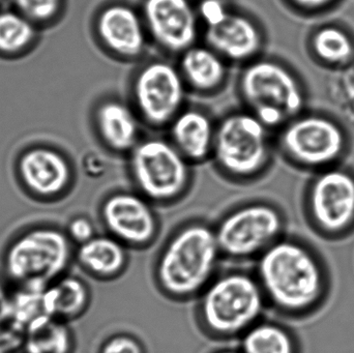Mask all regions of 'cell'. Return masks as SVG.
Returning <instances> with one entry per match:
<instances>
[{"label": "cell", "mask_w": 354, "mask_h": 353, "mask_svg": "<svg viewBox=\"0 0 354 353\" xmlns=\"http://www.w3.org/2000/svg\"><path fill=\"white\" fill-rule=\"evenodd\" d=\"M255 276L266 303L288 314L310 310L319 302L326 287L315 255L292 240L280 238L260 254Z\"/></svg>", "instance_id": "6da1fadb"}, {"label": "cell", "mask_w": 354, "mask_h": 353, "mask_svg": "<svg viewBox=\"0 0 354 353\" xmlns=\"http://www.w3.org/2000/svg\"><path fill=\"white\" fill-rule=\"evenodd\" d=\"M222 256L214 228L201 222L185 224L160 252L155 267L158 287L174 300L200 296L216 278Z\"/></svg>", "instance_id": "7a4b0ae2"}, {"label": "cell", "mask_w": 354, "mask_h": 353, "mask_svg": "<svg viewBox=\"0 0 354 353\" xmlns=\"http://www.w3.org/2000/svg\"><path fill=\"white\" fill-rule=\"evenodd\" d=\"M75 249L66 230L35 225L8 240L1 254L3 277L12 288L45 289L68 274Z\"/></svg>", "instance_id": "3957f363"}, {"label": "cell", "mask_w": 354, "mask_h": 353, "mask_svg": "<svg viewBox=\"0 0 354 353\" xmlns=\"http://www.w3.org/2000/svg\"><path fill=\"white\" fill-rule=\"evenodd\" d=\"M199 296L198 321L218 339L241 337L261 321L268 304L256 276L245 271L216 276Z\"/></svg>", "instance_id": "277c9868"}, {"label": "cell", "mask_w": 354, "mask_h": 353, "mask_svg": "<svg viewBox=\"0 0 354 353\" xmlns=\"http://www.w3.org/2000/svg\"><path fill=\"white\" fill-rule=\"evenodd\" d=\"M243 99L266 128L282 126L297 117L305 106V93L295 75L278 62L250 64L241 78Z\"/></svg>", "instance_id": "5b68a950"}, {"label": "cell", "mask_w": 354, "mask_h": 353, "mask_svg": "<svg viewBox=\"0 0 354 353\" xmlns=\"http://www.w3.org/2000/svg\"><path fill=\"white\" fill-rule=\"evenodd\" d=\"M284 220L278 209L253 203L231 211L214 228L223 256L232 259L258 257L280 240Z\"/></svg>", "instance_id": "8992f818"}, {"label": "cell", "mask_w": 354, "mask_h": 353, "mask_svg": "<svg viewBox=\"0 0 354 353\" xmlns=\"http://www.w3.org/2000/svg\"><path fill=\"white\" fill-rule=\"evenodd\" d=\"M131 168L141 192L159 202L177 198L189 182L185 155L176 146L159 139L147 140L135 146Z\"/></svg>", "instance_id": "52a82bcc"}, {"label": "cell", "mask_w": 354, "mask_h": 353, "mask_svg": "<svg viewBox=\"0 0 354 353\" xmlns=\"http://www.w3.org/2000/svg\"><path fill=\"white\" fill-rule=\"evenodd\" d=\"M266 128L253 114H233L223 120L212 147L218 165L235 176L260 171L268 159Z\"/></svg>", "instance_id": "ba28073f"}, {"label": "cell", "mask_w": 354, "mask_h": 353, "mask_svg": "<svg viewBox=\"0 0 354 353\" xmlns=\"http://www.w3.org/2000/svg\"><path fill=\"white\" fill-rule=\"evenodd\" d=\"M281 143L295 163L326 169L344 155L347 137L332 118L311 114L293 118L285 128Z\"/></svg>", "instance_id": "9c48e42d"}, {"label": "cell", "mask_w": 354, "mask_h": 353, "mask_svg": "<svg viewBox=\"0 0 354 353\" xmlns=\"http://www.w3.org/2000/svg\"><path fill=\"white\" fill-rule=\"evenodd\" d=\"M310 213L316 225L328 233H340L354 223V176L341 168L320 172L310 187Z\"/></svg>", "instance_id": "30bf717a"}, {"label": "cell", "mask_w": 354, "mask_h": 353, "mask_svg": "<svg viewBox=\"0 0 354 353\" xmlns=\"http://www.w3.org/2000/svg\"><path fill=\"white\" fill-rule=\"evenodd\" d=\"M134 95L139 111L147 122L163 126L178 115L183 105V76L168 62H151L138 73Z\"/></svg>", "instance_id": "8fae6325"}, {"label": "cell", "mask_w": 354, "mask_h": 353, "mask_svg": "<svg viewBox=\"0 0 354 353\" xmlns=\"http://www.w3.org/2000/svg\"><path fill=\"white\" fill-rule=\"evenodd\" d=\"M102 222L110 236L131 248H145L156 240L159 223L149 203L131 193H118L102 205Z\"/></svg>", "instance_id": "7c38bea8"}, {"label": "cell", "mask_w": 354, "mask_h": 353, "mask_svg": "<svg viewBox=\"0 0 354 353\" xmlns=\"http://www.w3.org/2000/svg\"><path fill=\"white\" fill-rule=\"evenodd\" d=\"M145 24L168 51L185 52L197 37V16L189 0H145Z\"/></svg>", "instance_id": "4fadbf2b"}, {"label": "cell", "mask_w": 354, "mask_h": 353, "mask_svg": "<svg viewBox=\"0 0 354 353\" xmlns=\"http://www.w3.org/2000/svg\"><path fill=\"white\" fill-rule=\"evenodd\" d=\"M97 33L108 49L124 57H137L145 50V25L136 12L126 4H112L100 14Z\"/></svg>", "instance_id": "5bb4252c"}, {"label": "cell", "mask_w": 354, "mask_h": 353, "mask_svg": "<svg viewBox=\"0 0 354 353\" xmlns=\"http://www.w3.org/2000/svg\"><path fill=\"white\" fill-rule=\"evenodd\" d=\"M205 37L212 50L235 61L253 57L262 44L261 33L255 23L243 15L232 12L218 24L207 27Z\"/></svg>", "instance_id": "9a60e30c"}, {"label": "cell", "mask_w": 354, "mask_h": 353, "mask_svg": "<svg viewBox=\"0 0 354 353\" xmlns=\"http://www.w3.org/2000/svg\"><path fill=\"white\" fill-rule=\"evenodd\" d=\"M20 171L26 186L39 196H56L70 182L66 160L48 149L27 153L21 160Z\"/></svg>", "instance_id": "2e32d148"}, {"label": "cell", "mask_w": 354, "mask_h": 353, "mask_svg": "<svg viewBox=\"0 0 354 353\" xmlns=\"http://www.w3.org/2000/svg\"><path fill=\"white\" fill-rule=\"evenodd\" d=\"M127 248L126 245L112 236H95L85 244L77 246L75 260L93 277L114 279L128 265Z\"/></svg>", "instance_id": "e0dca14e"}, {"label": "cell", "mask_w": 354, "mask_h": 353, "mask_svg": "<svg viewBox=\"0 0 354 353\" xmlns=\"http://www.w3.org/2000/svg\"><path fill=\"white\" fill-rule=\"evenodd\" d=\"M43 298L48 316L70 323L86 312L91 294L84 280L66 274L44 289Z\"/></svg>", "instance_id": "ac0fdd59"}, {"label": "cell", "mask_w": 354, "mask_h": 353, "mask_svg": "<svg viewBox=\"0 0 354 353\" xmlns=\"http://www.w3.org/2000/svg\"><path fill=\"white\" fill-rule=\"evenodd\" d=\"M171 133L177 149L193 161L205 159L214 147L216 132L212 122L197 110L178 114L174 120Z\"/></svg>", "instance_id": "d6986e66"}, {"label": "cell", "mask_w": 354, "mask_h": 353, "mask_svg": "<svg viewBox=\"0 0 354 353\" xmlns=\"http://www.w3.org/2000/svg\"><path fill=\"white\" fill-rule=\"evenodd\" d=\"M97 122L102 138L113 151L135 149L138 122L126 105L115 101L103 104L97 110Z\"/></svg>", "instance_id": "ffe728a7"}, {"label": "cell", "mask_w": 354, "mask_h": 353, "mask_svg": "<svg viewBox=\"0 0 354 353\" xmlns=\"http://www.w3.org/2000/svg\"><path fill=\"white\" fill-rule=\"evenodd\" d=\"M75 337L68 323L41 316L25 332L23 353H73Z\"/></svg>", "instance_id": "44dd1931"}, {"label": "cell", "mask_w": 354, "mask_h": 353, "mask_svg": "<svg viewBox=\"0 0 354 353\" xmlns=\"http://www.w3.org/2000/svg\"><path fill=\"white\" fill-rule=\"evenodd\" d=\"M181 70L194 88L203 91L220 86L226 73L222 56L204 47H191L183 52Z\"/></svg>", "instance_id": "7402d4cb"}, {"label": "cell", "mask_w": 354, "mask_h": 353, "mask_svg": "<svg viewBox=\"0 0 354 353\" xmlns=\"http://www.w3.org/2000/svg\"><path fill=\"white\" fill-rule=\"evenodd\" d=\"M243 353H297L295 340L282 325L259 321L241 336Z\"/></svg>", "instance_id": "603a6c76"}, {"label": "cell", "mask_w": 354, "mask_h": 353, "mask_svg": "<svg viewBox=\"0 0 354 353\" xmlns=\"http://www.w3.org/2000/svg\"><path fill=\"white\" fill-rule=\"evenodd\" d=\"M312 52L322 64L341 66L351 61L354 55L353 37L341 27L326 25L314 32Z\"/></svg>", "instance_id": "cb8c5ba5"}, {"label": "cell", "mask_w": 354, "mask_h": 353, "mask_svg": "<svg viewBox=\"0 0 354 353\" xmlns=\"http://www.w3.org/2000/svg\"><path fill=\"white\" fill-rule=\"evenodd\" d=\"M44 289L12 288L10 319L26 330L33 321L45 316Z\"/></svg>", "instance_id": "d4e9b609"}, {"label": "cell", "mask_w": 354, "mask_h": 353, "mask_svg": "<svg viewBox=\"0 0 354 353\" xmlns=\"http://www.w3.org/2000/svg\"><path fill=\"white\" fill-rule=\"evenodd\" d=\"M30 19L22 14L4 12L0 14V51L14 53L26 47L33 37Z\"/></svg>", "instance_id": "484cf974"}, {"label": "cell", "mask_w": 354, "mask_h": 353, "mask_svg": "<svg viewBox=\"0 0 354 353\" xmlns=\"http://www.w3.org/2000/svg\"><path fill=\"white\" fill-rule=\"evenodd\" d=\"M21 14L31 20L45 21L59 10L60 0H14Z\"/></svg>", "instance_id": "4316f807"}, {"label": "cell", "mask_w": 354, "mask_h": 353, "mask_svg": "<svg viewBox=\"0 0 354 353\" xmlns=\"http://www.w3.org/2000/svg\"><path fill=\"white\" fill-rule=\"evenodd\" d=\"M26 330L15 323L6 321L0 325V350L1 352H22L24 345Z\"/></svg>", "instance_id": "83f0119b"}, {"label": "cell", "mask_w": 354, "mask_h": 353, "mask_svg": "<svg viewBox=\"0 0 354 353\" xmlns=\"http://www.w3.org/2000/svg\"><path fill=\"white\" fill-rule=\"evenodd\" d=\"M99 353H145V350L134 336L118 334L104 342Z\"/></svg>", "instance_id": "f1b7e54d"}, {"label": "cell", "mask_w": 354, "mask_h": 353, "mask_svg": "<svg viewBox=\"0 0 354 353\" xmlns=\"http://www.w3.org/2000/svg\"><path fill=\"white\" fill-rule=\"evenodd\" d=\"M66 232L68 238L76 246L85 244L97 236L93 222L85 217H77L71 220Z\"/></svg>", "instance_id": "f546056e"}, {"label": "cell", "mask_w": 354, "mask_h": 353, "mask_svg": "<svg viewBox=\"0 0 354 353\" xmlns=\"http://www.w3.org/2000/svg\"><path fill=\"white\" fill-rule=\"evenodd\" d=\"M199 12L206 26L210 27L224 20L230 12L223 0H202Z\"/></svg>", "instance_id": "4dcf8cb0"}, {"label": "cell", "mask_w": 354, "mask_h": 353, "mask_svg": "<svg viewBox=\"0 0 354 353\" xmlns=\"http://www.w3.org/2000/svg\"><path fill=\"white\" fill-rule=\"evenodd\" d=\"M12 289L6 278L0 276V325L10 318Z\"/></svg>", "instance_id": "1f68e13d"}, {"label": "cell", "mask_w": 354, "mask_h": 353, "mask_svg": "<svg viewBox=\"0 0 354 353\" xmlns=\"http://www.w3.org/2000/svg\"><path fill=\"white\" fill-rule=\"evenodd\" d=\"M293 6L299 10L309 12H324L335 6L339 0H290Z\"/></svg>", "instance_id": "d6a6232c"}, {"label": "cell", "mask_w": 354, "mask_h": 353, "mask_svg": "<svg viewBox=\"0 0 354 353\" xmlns=\"http://www.w3.org/2000/svg\"><path fill=\"white\" fill-rule=\"evenodd\" d=\"M214 353H243V352H236V350H218V352H216Z\"/></svg>", "instance_id": "836d02e7"}, {"label": "cell", "mask_w": 354, "mask_h": 353, "mask_svg": "<svg viewBox=\"0 0 354 353\" xmlns=\"http://www.w3.org/2000/svg\"><path fill=\"white\" fill-rule=\"evenodd\" d=\"M0 353H23V352H1V350H0Z\"/></svg>", "instance_id": "e575fe53"}]
</instances>
